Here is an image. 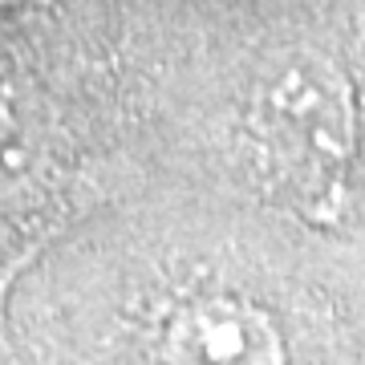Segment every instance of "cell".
Returning a JSON list of instances; mask_svg holds the SVG:
<instances>
[{"label": "cell", "mask_w": 365, "mask_h": 365, "mask_svg": "<svg viewBox=\"0 0 365 365\" xmlns=\"http://www.w3.org/2000/svg\"><path fill=\"white\" fill-rule=\"evenodd\" d=\"M252 126L280 167L300 179H337L357 146V102L345 69L313 49L276 57L252 86Z\"/></svg>", "instance_id": "6da1fadb"}, {"label": "cell", "mask_w": 365, "mask_h": 365, "mask_svg": "<svg viewBox=\"0 0 365 365\" xmlns=\"http://www.w3.org/2000/svg\"><path fill=\"white\" fill-rule=\"evenodd\" d=\"M167 365H288L276 321L235 297H203L167 325Z\"/></svg>", "instance_id": "7a4b0ae2"}, {"label": "cell", "mask_w": 365, "mask_h": 365, "mask_svg": "<svg viewBox=\"0 0 365 365\" xmlns=\"http://www.w3.org/2000/svg\"><path fill=\"white\" fill-rule=\"evenodd\" d=\"M57 122L37 93L0 81V203L21 199L53 170Z\"/></svg>", "instance_id": "3957f363"}, {"label": "cell", "mask_w": 365, "mask_h": 365, "mask_svg": "<svg viewBox=\"0 0 365 365\" xmlns=\"http://www.w3.org/2000/svg\"><path fill=\"white\" fill-rule=\"evenodd\" d=\"M21 4H25V0H0V16L16 13V9H21Z\"/></svg>", "instance_id": "277c9868"}]
</instances>
